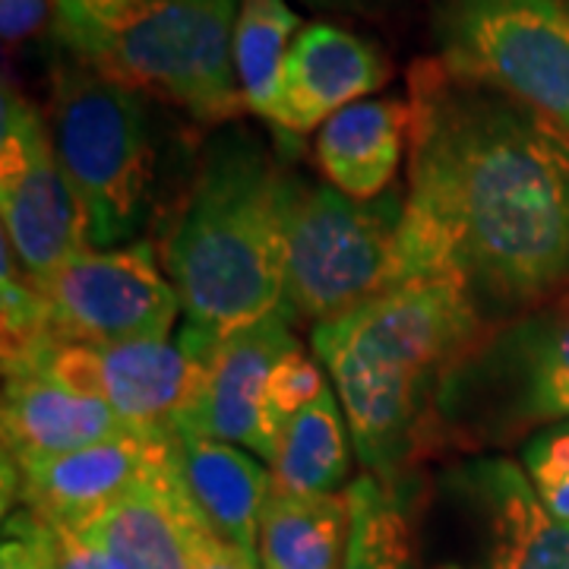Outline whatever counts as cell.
<instances>
[{"label":"cell","instance_id":"obj_1","mask_svg":"<svg viewBox=\"0 0 569 569\" xmlns=\"http://www.w3.org/2000/svg\"><path fill=\"white\" fill-rule=\"evenodd\" d=\"M406 279L456 284L481 323L569 291V133L535 108L449 73L408 70Z\"/></svg>","mask_w":569,"mask_h":569},{"label":"cell","instance_id":"obj_2","mask_svg":"<svg viewBox=\"0 0 569 569\" xmlns=\"http://www.w3.org/2000/svg\"><path fill=\"white\" fill-rule=\"evenodd\" d=\"M288 149L247 127H219L156 247L183 310L178 336L206 361L222 339L282 310L288 269Z\"/></svg>","mask_w":569,"mask_h":569},{"label":"cell","instance_id":"obj_3","mask_svg":"<svg viewBox=\"0 0 569 569\" xmlns=\"http://www.w3.org/2000/svg\"><path fill=\"white\" fill-rule=\"evenodd\" d=\"M488 326L456 284L406 279L313 326V351L342 399L367 475L406 497L433 459V408L452 365Z\"/></svg>","mask_w":569,"mask_h":569},{"label":"cell","instance_id":"obj_4","mask_svg":"<svg viewBox=\"0 0 569 569\" xmlns=\"http://www.w3.org/2000/svg\"><path fill=\"white\" fill-rule=\"evenodd\" d=\"M152 102L63 51L54 63L48 130L99 250L162 231L193 178L197 152L174 146Z\"/></svg>","mask_w":569,"mask_h":569},{"label":"cell","instance_id":"obj_5","mask_svg":"<svg viewBox=\"0 0 569 569\" xmlns=\"http://www.w3.org/2000/svg\"><path fill=\"white\" fill-rule=\"evenodd\" d=\"M238 10L241 0H127L96 13L80 0H54L51 36L104 77L222 127L247 108L234 73Z\"/></svg>","mask_w":569,"mask_h":569},{"label":"cell","instance_id":"obj_6","mask_svg":"<svg viewBox=\"0 0 569 569\" xmlns=\"http://www.w3.org/2000/svg\"><path fill=\"white\" fill-rule=\"evenodd\" d=\"M569 421V291L488 329L452 365L433 408V459L526 443Z\"/></svg>","mask_w":569,"mask_h":569},{"label":"cell","instance_id":"obj_7","mask_svg":"<svg viewBox=\"0 0 569 569\" xmlns=\"http://www.w3.org/2000/svg\"><path fill=\"white\" fill-rule=\"evenodd\" d=\"M402 497L418 569H569V522L507 456H459Z\"/></svg>","mask_w":569,"mask_h":569},{"label":"cell","instance_id":"obj_8","mask_svg":"<svg viewBox=\"0 0 569 569\" xmlns=\"http://www.w3.org/2000/svg\"><path fill=\"white\" fill-rule=\"evenodd\" d=\"M402 187H389L373 200H351L332 183L307 181L291 168L284 197V317L320 326L402 282Z\"/></svg>","mask_w":569,"mask_h":569},{"label":"cell","instance_id":"obj_9","mask_svg":"<svg viewBox=\"0 0 569 569\" xmlns=\"http://www.w3.org/2000/svg\"><path fill=\"white\" fill-rule=\"evenodd\" d=\"M437 61L535 108L569 133L567 0H437Z\"/></svg>","mask_w":569,"mask_h":569},{"label":"cell","instance_id":"obj_10","mask_svg":"<svg viewBox=\"0 0 569 569\" xmlns=\"http://www.w3.org/2000/svg\"><path fill=\"white\" fill-rule=\"evenodd\" d=\"M36 284L48 301L51 332L63 342H168L181 313L156 238L108 250L89 247Z\"/></svg>","mask_w":569,"mask_h":569},{"label":"cell","instance_id":"obj_11","mask_svg":"<svg viewBox=\"0 0 569 569\" xmlns=\"http://www.w3.org/2000/svg\"><path fill=\"white\" fill-rule=\"evenodd\" d=\"M10 373L48 377L58 387L108 402L137 433L171 437L200 396L206 361L181 342L86 346L51 336L20 361L3 365V377Z\"/></svg>","mask_w":569,"mask_h":569},{"label":"cell","instance_id":"obj_12","mask_svg":"<svg viewBox=\"0 0 569 569\" xmlns=\"http://www.w3.org/2000/svg\"><path fill=\"white\" fill-rule=\"evenodd\" d=\"M0 219L3 244L36 282L92 247L89 219L63 178L48 121L10 82L0 104Z\"/></svg>","mask_w":569,"mask_h":569},{"label":"cell","instance_id":"obj_13","mask_svg":"<svg viewBox=\"0 0 569 569\" xmlns=\"http://www.w3.org/2000/svg\"><path fill=\"white\" fill-rule=\"evenodd\" d=\"M168 459L171 437L123 433L36 466L3 462V516L17 503L48 526L89 529Z\"/></svg>","mask_w":569,"mask_h":569},{"label":"cell","instance_id":"obj_14","mask_svg":"<svg viewBox=\"0 0 569 569\" xmlns=\"http://www.w3.org/2000/svg\"><path fill=\"white\" fill-rule=\"evenodd\" d=\"M301 348L282 310L222 339L206 358L203 387L178 430L247 447L272 462L279 447V421L266 406L269 373Z\"/></svg>","mask_w":569,"mask_h":569},{"label":"cell","instance_id":"obj_15","mask_svg":"<svg viewBox=\"0 0 569 569\" xmlns=\"http://www.w3.org/2000/svg\"><path fill=\"white\" fill-rule=\"evenodd\" d=\"M387 80L389 63L373 41L332 22H307L291 41L266 121L282 133L320 130L332 114L367 99Z\"/></svg>","mask_w":569,"mask_h":569},{"label":"cell","instance_id":"obj_16","mask_svg":"<svg viewBox=\"0 0 569 569\" xmlns=\"http://www.w3.org/2000/svg\"><path fill=\"white\" fill-rule=\"evenodd\" d=\"M3 462L36 466L54 456L96 447L123 433H137L123 425L114 408L58 387L39 373L3 377Z\"/></svg>","mask_w":569,"mask_h":569},{"label":"cell","instance_id":"obj_17","mask_svg":"<svg viewBox=\"0 0 569 569\" xmlns=\"http://www.w3.org/2000/svg\"><path fill=\"white\" fill-rule=\"evenodd\" d=\"M171 449L178 481L206 529L257 560L260 516L272 493V471L241 447L190 430H174Z\"/></svg>","mask_w":569,"mask_h":569},{"label":"cell","instance_id":"obj_18","mask_svg":"<svg viewBox=\"0 0 569 569\" xmlns=\"http://www.w3.org/2000/svg\"><path fill=\"white\" fill-rule=\"evenodd\" d=\"M82 531H89L127 569H193L197 550L209 535L178 481L174 449L168 466L149 475L140 488Z\"/></svg>","mask_w":569,"mask_h":569},{"label":"cell","instance_id":"obj_19","mask_svg":"<svg viewBox=\"0 0 569 569\" xmlns=\"http://www.w3.org/2000/svg\"><path fill=\"white\" fill-rule=\"evenodd\" d=\"M411 137V104L399 99H361L317 130L313 156L323 178L351 200H373L396 187Z\"/></svg>","mask_w":569,"mask_h":569},{"label":"cell","instance_id":"obj_20","mask_svg":"<svg viewBox=\"0 0 569 569\" xmlns=\"http://www.w3.org/2000/svg\"><path fill=\"white\" fill-rule=\"evenodd\" d=\"M351 541L348 493L272 490L260 516V569H346Z\"/></svg>","mask_w":569,"mask_h":569},{"label":"cell","instance_id":"obj_21","mask_svg":"<svg viewBox=\"0 0 569 569\" xmlns=\"http://www.w3.org/2000/svg\"><path fill=\"white\" fill-rule=\"evenodd\" d=\"M351 430L336 392L326 389L279 430L276 459L269 462L272 490L282 493H339L351 471Z\"/></svg>","mask_w":569,"mask_h":569},{"label":"cell","instance_id":"obj_22","mask_svg":"<svg viewBox=\"0 0 569 569\" xmlns=\"http://www.w3.org/2000/svg\"><path fill=\"white\" fill-rule=\"evenodd\" d=\"M301 17L284 0H241L234 22V73L247 111L269 118L291 41L301 32Z\"/></svg>","mask_w":569,"mask_h":569},{"label":"cell","instance_id":"obj_23","mask_svg":"<svg viewBox=\"0 0 569 569\" xmlns=\"http://www.w3.org/2000/svg\"><path fill=\"white\" fill-rule=\"evenodd\" d=\"M346 493L351 507L346 569H418V541L406 500L367 471Z\"/></svg>","mask_w":569,"mask_h":569},{"label":"cell","instance_id":"obj_24","mask_svg":"<svg viewBox=\"0 0 569 569\" xmlns=\"http://www.w3.org/2000/svg\"><path fill=\"white\" fill-rule=\"evenodd\" d=\"M522 468L545 507L569 522V421L538 430L522 443Z\"/></svg>","mask_w":569,"mask_h":569},{"label":"cell","instance_id":"obj_25","mask_svg":"<svg viewBox=\"0 0 569 569\" xmlns=\"http://www.w3.org/2000/svg\"><path fill=\"white\" fill-rule=\"evenodd\" d=\"M326 389L329 387H326L320 365L307 358L305 348H298L295 355H288V358H282L279 365L272 367L269 387H266V406H269L272 418L282 427L291 415H298L313 399H320Z\"/></svg>","mask_w":569,"mask_h":569},{"label":"cell","instance_id":"obj_26","mask_svg":"<svg viewBox=\"0 0 569 569\" xmlns=\"http://www.w3.org/2000/svg\"><path fill=\"white\" fill-rule=\"evenodd\" d=\"M0 569H58L48 526L29 509H13L3 516Z\"/></svg>","mask_w":569,"mask_h":569},{"label":"cell","instance_id":"obj_27","mask_svg":"<svg viewBox=\"0 0 569 569\" xmlns=\"http://www.w3.org/2000/svg\"><path fill=\"white\" fill-rule=\"evenodd\" d=\"M48 535H51V550H54V567L58 569H127L89 531L48 526Z\"/></svg>","mask_w":569,"mask_h":569},{"label":"cell","instance_id":"obj_28","mask_svg":"<svg viewBox=\"0 0 569 569\" xmlns=\"http://www.w3.org/2000/svg\"><path fill=\"white\" fill-rule=\"evenodd\" d=\"M54 13V0H0V32L7 44L36 36L41 22Z\"/></svg>","mask_w":569,"mask_h":569},{"label":"cell","instance_id":"obj_29","mask_svg":"<svg viewBox=\"0 0 569 569\" xmlns=\"http://www.w3.org/2000/svg\"><path fill=\"white\" fill-rule=\"evenodd\" d=\"M193 569H260V560L247 557L244 550L224 545V541H219L209 531L203 538V545H200V550H197Z\"/></svg>","mask_w":569,"mask_h":569},{"label":"cell","instance_id":"obj_30","mask_svg":"<svg viewBox=\"0 0 569 569\" xmlns=\"http://www.w3.org/2000/svg\"><path fill=\"white\" fill-rule=\"evenodd\" d=\"M320 13H339V17H377L389 7V0H301Z\"/></svg>","mask_w":569,"mask_h":569},{"label":"cell","instance_id":"obj_31","mask_svg":"<svg viewBox=\"0 0 569 569\" xmlns=\"http://www.w3.org/2000/svg\"><path fill=\"white\" fill-rule=\"evenodd\" d=\"M82 7H89V10H96V13H108V10H114V7H121L127 0H80Z\"/></svg>","mask_w":569,"mask_h":569}]
</instances>
